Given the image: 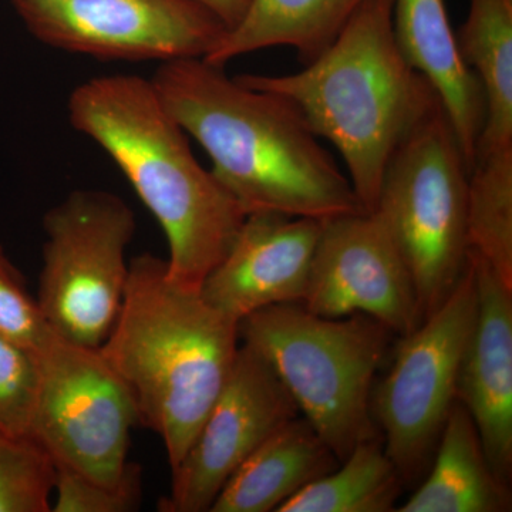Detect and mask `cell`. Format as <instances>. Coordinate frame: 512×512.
<instances>
[{
    "label": "cell",
    "mask_w": 512,
    "mask_h": 512,
    "mask_svg": "<svg viewBox=\"0 0 512 512\" xmlns=\"http://www.w3.org/2000/svg\"><path fill=\"white\" fill-rule=\"evenodd\" d=\"M74 130L99 144L126 175L168 242L167 272L201 288L228 254L247 212L192 154L151 80L94 77L67 100Z\"/></svg>",
    "instance_id": "7a4b0ae2"
},
{
    "label": "cell",
    "mask_w": 512,
    "mask_h": 512,
    "mask_svg": "<svg viewBox=\"0 0 512 512\" xmlns=\"http://www.w3.org/2000/svg\"><path fill=\"white\" fill-rule=\"evenodd\" d=\"M43 45L104 62L204 59L227 32L195 0H10Z\"/></svg>",
    "instance_id": "30bf717a"
},
{
    "label": "cell",
    "mask_w": 512,
    "mask_h": 512,
    "mask_svg": "<svg viewBox=\"0 0 512 512\" xmlns=\"http://www.w3.org/2000/svg\"><path fill=\"white\" fill-rule=\"evenodd\" d=\"M477 286V316L457 379V402L476 424L495 476L512 478V289L468 252Z\"/></svg>",
    "instance_id": "5bb4252c"
},
{
    "label": "cell",
    "mask_w": 512,
    "mask_h": 512,
    "mask_svg": "<svg viewBox=\"0 0 512 512\" xmlns=\"http://www.w3.org/2000/svg\"><path fill=\"white\" fill-rule=\"evenodd\" d=\"M366 0H249L237 25L204 57L225 67L258 50L288 46L303 64L312 63L333 45Z\"/></svg>",
    "instance_id": "e0dca14e"
},
{
    "label": "cell",
    "mask_w": 512,
    "mask_h": 512,
    "mask_svg": "<svg viewBox=\"0 0 512 512\" xmlns=\"http://www.w3.org/2000/svg\"><path fill=\"white\" fill-rule=\"evenodd\" d=\"M40 386L39 350L0 335V430L30 437Z\"/></svg>",
    "instance_id": "603a6c76"
},
{
    "label": "cell",
    "mask_w": 512,
    "mask_h": 512,
    "mask_svg": "<svg viewBox=\"0 0 512 512\" xmlns=\"http://www.w3.org/2000/svg\"><path fill=\"white\" fill-rule=\"evenodd\" d=\"M476 316V276L468 258L466 272L446 301L402 336L392 369L372 397L384 450L403 483L419 477L436 453L457 402L458 372Z\"/></svg>",
    "instance_id": "ba28073f"
},
{
    "label": "cell",
    "mask_w": 512,
    "mask_h": 512,
    "mask_svg": "<svg viewBox=\"0 0 512 512\" xmlns=\"http://www.w3.org/2000/svg\"><path fill=\"white\" fill-rule=\"evenodd\" d=\"M52 332L25 276L0 245V335L39 350Z\"/></svg>",
    "instance_id": "d4e9b609"
},
{
    "label": "cell",
    "mask_w": 512,
    "mask_h": 512,
    "mask_svg": "<svg viewBox=\"0 0 512 512\" xmlns=\"http://www.w3.org/2000/svg\"><path fill=\"white\" fill-rule=\"evenodd\" d=\"M468 248L512 289V146L478 153L468 175Z\"/></svg>",
    "instance_id": "44dd1931"
},
{
    "label": "cell",
    "mask_w": 512,
    "mask_h": 512,
    "mask_svg": "<svg viewBox=\"0 0 512 512\" xmlns=\"http://www.w3.org/2000/svg\"><path fill=\"white\" fill-rule=\"evenodd\" d=\"M403 480L379 437L362 441L338 467L285 501L276 512H387Z\"/></svg>",
    "instance_id": "ffe728a7"
},
{
    "label": "cell",
    "mask_w": 512,
    "mask_h": 512,
    "mask_svg": "<svg viewBox=\"0 0 512 512\" xmlns=\"http://www.w3.org/2000/svg\"><path fill=\"white\" fill-rule=\"evenodd\" d=\"M141 498L143 470L131 461L116 483H101L55 467L50 512H133L140 508Z\"/></svg>",
    "instance_id": "cb8c5ba5"
},
{
    "label": "cell",
    "mask_w": 512,
    "mask_h": 512,
    "mask_svg": "<svg viewBox=\"0 0 512 512\" xmlns=\"http://www.w3.org/2000/svg\"><path fill=\"white\" fill-rule=\"evenodd\" d=\"M430 476L402 512H505L510 485L495 476L466 407L456 402L441 431Z\"/></svg>",
    "instance_id": "ac0fdd59"
},
{
    "label": "cell",
    "mask_w": 512,
    "mask_h": 512,
    "mask_svg": "<svg viewBox=\"0 0 512 512\" xmlns=\"http://www.w3.org/2000/svg\"><path fill=\"white\" fill-rule=\"evenodd\" d=\"M201 57L161 63L151 82L211 173L248 214L329 220L366 212L299 110Z\"/></svg>",
    "instance_id": "6da1fadb"
},
{
    "label": "cell",
    "mask_w": 512,
    "mask_h": 512,
    "mask_svg": "<svg viewBox=\"0 0 512 512\" xmlns=\"http://www.w3.org/2000/svg\"><path fill=\"white\" fill-rule=\"evenodd\" d=\"M456 37L484 93L485 123L476 156L512 146V0H470Z\"/></svg>",
    "instance_id": "d6986e66"
},
{
    "label": "cell",
    "mask_w": 512,
    "mask_h": 512,
    "mask_svg": "<svg viewBox=\"0 0 512 512\" xmlns=\"http://www.w3.org/2000/svg\"><path fill=\"white\" fill-rule=\"evenodd\" d=\"M340 461L308 420L296 417L268 437L238 467L210 512H271Z\"/></svg>",
    "instance_id": "2e32d148"
},
{
    "label": "cell",
    "mask_w": 512,
    "mask_h": 512,
    "mask_svg": "<svg viewBox=\"0 0 512 512\" xmlns=\"http://www.w3.org/2000/svg\"><path fill=\"white\" fill-rule=\"evenodd\" d=\"M468 167L441 103L390 158L375 212L399 248L423 320L446 301L468 264Z\"/></svg>",
    "instance_id": "8992f818"
},
{
    "label": "cell",
    "mask_w": 512,
    "mask_h": 512,
    "mask_svg": "<svg viewBox=\"0 0 512 512\" xmlns=\"http://www.w3.org/2000/svg\"><path fill=\"white\" fill-rule=\"evenodd\" d=\"M239 322L174 281L153 254L130 259L126 291L101 355L126 384L141 426L180 463L220 396L241 340Z\"/></svg>",
    "instance_id": "3957f363"
},
{
    "label": "cell",
    "mask_w": 512,
    "mask_h": 512,
    "mask_svg": "<svg viewBox=\"0 0 512 512\" xmlns=\"http://www.w3.org/2000/svg\"><path fill=\"white\" fill-rule=\"evenodd\" d=\"M323 220L248 214L234 244L201 285L205 301L241 322L259 309L302 303Z\"/></svg>",
    "instance_id": "4fadbf2b"
},
{
    "label": "cell",
    "mask_w": 512,
    "mask_h": 512,
    "mask_svg": "<svg viewBox=\"0 0 512 512\" xmlns=\"http://www.w3.org/2000/svg\"><path fill=\"white\" fill-rule=\"evenodd\" d=\"M37 302L63 339L99 349L126 291L136 215L113 192L74 190L43 217Z\"/></svg>",
    "instance_id": "52a82bcc"
},
{
    "label": "cell",
    "mask_w": 512,
    "mask_h": 512,
    "mask_svg": "<svg viewBox=\"0 0 512 512\" xmlns=\"http://www.w3.org/2000/svg\"><path fill=\"white\" fill-rule=\"evenodd\" d=\"M42 386L30 437L52 458L101 483H116L130 463L131 430L140 424L126 384L100 349L52 335L39 349Z\"/></svg>",
    "instance_id": "9c48e42d"
},
{
    "label": "cell",
    "mask_w": 512,
    "mask_h": 512,
    "mask_svg": "<svg viewBox=\"0 0 512 512\" xmlns=\"http://www.w3.org/2000/svg\"><path fill=\"white\" fill-rule=\"evenodd\" d=\"M195 2L214 13L227 30L237 25L249 5V0H195Z\"/></svg>",
    "instance_id": "484cf974"
},
{
    "label": "cell",
    "mask_w": 512,
    "mask_h": 512,
    "mask_svg": "<svg viewBox=\"0 0 512 512\" xmlns=\"http://www.w3.org/2000/svg\"><path fill=\"white\" fill-rule=\"evenodd\" d=\"M55 464L32 437L0 430V512H50Z\"/></svg>",
    "instance_id": "7402d4cb"
},
{
    "label": "cell",
    "mask_w": 512,
    "mask_h": 512,
    "mask_svg": "<svg viewBox=\"0 0 512 512\" xmlns=\"http://www.w3.org/2000/svg\"><path fill=\"white\" fill-rule=\"evenodd\" d=\"M238 333L339 461L377 437L372 384L392 335L379 320L362 313L323 318L302 303H281L245 316Z\"/></svg>",
    "instance_id": "5b68a950"
},
{
    "label": "cell",
    "mask_w": 512,
    "mask_h": 512,
    "mask_svg": "<svg viewBox=\"0 0 512 512\" xmlns=\"http://www.w3.org/2000/svg\"><path fill=\"white\" fill-rule=\"evenodd\" d=\"M393 28L404 59L439 96L471 170L485 123V99L461 57L446 2L394 0Z\"/></svg>",
    "instance_id": "9a60e30c"
},
{
    "label": "cell",
    "mask_w": 512,
    "mask_h": 512,
    "mask_svg": "<svg viewBox=\"0 0 512 512\" xmlns=\"http://www.w3.org/2000/svg\"><path fill=\"white\" fill-rule=\"evenodd\" d=\"M299 416L298 406L272 367L248 346L180 463L160 512H210L229 477L271 434Z\"/></svg>",
    "instance_id": "8fae6325"
},
{
    "label": "cell",
    "mask_w": 512,
    "mask_h": 512,
    "mask_svg": "<svg viewBox=\"0 0 512 512\" xmlns=\"http://www.w3.org/2000/svg\"><path fill=\"white\" fill-rule=\"evenodd\" d=\"M394 0H366L338 39L305 69L285 76L241 74L252 89L291 101L318 137L339 151L366 212L400 144L440 103L400 52Z\"/></svg>",
    "instance_id": "277c9868"
},
{
    "label": "cell",
    "mask_w": 512,
    "mask_h": 512,
    "mask_svg": "<svg viewBox=\"0 0 512 512\" xmlns=\"http://www.w3.org/2000/svg\"><path fill=\"white\" fill-rule=\"evenodd\" d=\"M302 305L330 319L362 313L400 336L423 322L409 268L375 212L323 221Z\"/></svg>",
    "instance_id": "7c38bea8"
}]
</instances>
